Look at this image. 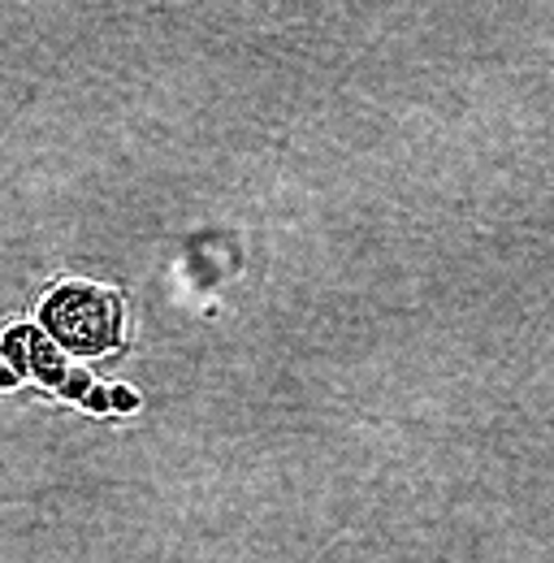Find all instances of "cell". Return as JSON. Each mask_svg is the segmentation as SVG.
Listing matches in <instances>:
<instances>
[{
  "label": "cell",
  "instance_id": "cell-1",
  "mask_svg": "<svg viewBox=\"0 0 554 563\" xmlns=\"http://www.w3.org/2000/svg\"><path fill=\"white\" fill-rule=\"evenodd\" d=\"M31 325L66 360H100L126 347V295L91 278L48 282Z\"/></svg>",
  "mask_w": 554,
  "mask_h": 563
},
{
  "label": "cell",
  "instance_id": "cell-2",
  "mask_svg": "<svg viewBox=\"0 0 554 563\" xmlns=\"http://www.w3.org/2000/svg\"><path fill=\"white\" fill-rule=\"evenodd\" d=\"M22 382H40L48 395L87 404L91 412H131L138 404L131 390H104L87 373H78L31 321H13L0 330V390H13Z\"/></svg>",
  "mask_w": 554,
  "mask_h": 563
}]
</instances>
